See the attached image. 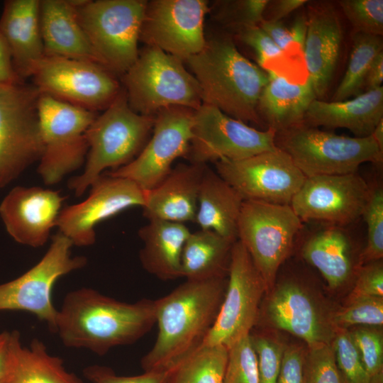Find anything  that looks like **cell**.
Returning <instances> with one entry per match:
<instances>
[{
  "label": "cell",
  "instance_id": "obj_1",
  "mask_svg": "<svg viewBox=\"0 0 383 383\" xmlns=\"http://www.w3.org/2000/svg\"><path fill=\"white\" fill-rule=\"evenodd\" d=\"M155 323V300L127 303L82 287L65 296L55 332L66 347L104 355L113 348L134 343Z\"/></svg>",
  "mask_w": 383,
  "mask_h": 383
},
{
  "label": "cell",
  "instance_id": "obj_2",
  "mask_svg": "<svg viewBox=\"0 0 383 383\" xmlns=\"http://www.w3.org/2000/svg\"><path fill=\"white\" fill-rule=\"evenodd\" d=\"M227 278L186 279L155 300L158 333L140 360L143 372L167 370L202 344L218 316Z\"/></svg>",
  "mask_w": 383,
  "mask_h": 383
},
{
  "label": "cell",
  "instance_id": "obj_3",
  "mask_svg": "<svg viewBox=\"0 0 383 383\" xmlns=\"http://www.w3.org/2000/svg\"><path fill=\"white\" fill-rule=\"evenodd\" d=\"M200 87L202 104L244 123L262 126L257 104L267 72L244 57L231 38L217 36L185 61Z\"/></svg>",
  "mask_w": 383,
  "mask_h": 383
},
{
  "label": "cell",
  "instance_id": "obj_4",
  "mask_svg": "<svg viewBox=\"0 0 383 383\" xmlns=\"http://www.w3.org/2000/svg\"><path fill=\"white\" fill-rule=\"evenodd\" d=\"M155 116L134 111L122 88L114 100L88 128V152L82 174L72 177L68 187L82 196L107 169L131 162L142 150L153 128Z\"/></svg>",
  "mask_w": 383,
  "mask_h": 383
},
{
  "label": "cell",
  "instance_id": "obj_5",
  "mask_svg": "<svg viewBox=\"0 0 383 383\" xmlns=\"http://www.w3.org/2000/svg\"><path fill=\"white\" fill-rule=\"evenodd\" d=\"M145 0H73L79 21L97 62L123 75L139 55Z\"/></svg>",
  "mask_w": 383,
  "mask_h": 383
},
{
  "label": "cell",
  "instance_id": "obj_6",
  "mask_svg": "<svg viewBox=\"0 0 383 383\" xmlns=\"http://www.w3.org/2000/svg\"><path fill=\"white\" fill-rule=\"evenodd\" d=\"M122 81L129 106L142 115L155 116L171 106L195 111L202 104L199 84L183 61L156 47L139 52Z\"/></svg>",
  "mask_w": 383,
  "mask_h": 383
},
{
  "label": "cell",
  "instance_id": "obj_7",
  "mask_svg": "<svg viewBox=\"0 0 383 383\" xmlns=\"http://www.w3.org/2000/svg\"><path fill=\"white\" fill-rule=\"evenodd\" d=\"M276 146L286 152L306 177L357 172L365 162L380 165L383 152L371 135H339L302 123L277 132Z\"/></svg>",
  "mask_w": 383,
  "mask_h": 383
},
{
  "label": "cell",
  "instance_id": "obj_8",
  "mask_svg": "<svg viewBox=\"0 0 383 383\" xmlns=\"http://www.w3.org/2000/svg\"><path fill=\"white\" fill-rule=\"evenodd\" d=\"M38 116L43 150L38 173L47 185H54L85 163V133L96 112L39 94Z\"/></svg>",
  "mask_w": 383,
  "mask_h": 383
},
{
  "label": "cell",
  "instance_id": "obj_9",
  "mask_svg": "<svg viewBox=\"0 0 383 383\" xmlns=\"http://www.w3.org/2000/svg\"><path fill=\"white\" fill-rule=\"evenodd\" d=\"M303 222L290 205L243 201L237 226L238 240L248 252L267 292L289 256Z\"/></svg>",
  "mask_w": 383,
  "mask_h": 383
},
{
  "label": "cell",
  "instance_id": "obj_10",
  "mask_svg": "<svg viewBox=\"0 0 383 383\" xmlns=\"http://www.w3.org/2000/svg\"><path fill=\"white\" fill-rule=\"evenodd\" d=\"M39 94L35 87L26 81L0 84V189L42 156Z\"/></svg>",
  "mask_w": 383,
  "mask_h": 383
},
{
  "label": "cell",
  "instance_id": "obj_11",
  "mask_svg": "<svg viewBox=\"0 0 383 383\" xmlns=\"http://www.w3.org/2000/svg\"><path fill=\"white\" fill-rule=\"evenodd\" d=\"M72 242L56 233L43 257L17 278L0 284V311H23L45 321L54 331L58 310L52 301V290L64 275L84 267V256H72Z\"/></svg>",
  "mask_w": 383,
  "mask_h": 383
},
{
  "label": "cell",
  "instance_id": "obj_12",
  "mask_svg": "<svg viewBox=\"0 0 383 383\" xmlns=\"http://www.w3.org/2000/svg\"><path fill=\"white\" fill-rule=\"evenodd\" d=\"M266 284L244 245H233L227 284L216 319L201 345L229 348L257 325Z\"/></svg>",
  "mask_w": 383,
  "mask_h": 383
},
{
  "label": "cell",
  "instance_id": "obj_13",
  "mask_svg": "<svg viewBox=\"0 0 383 383\" xmlns=\"http://www.w3.org/2000/svg\"><path fill=\"white\" fill-rule=\"evenodd\" d=\"M276 131L258 130L218 109L202 104L194 111L190 163L240 160L277 148Z\"/></svg>",
  "mask_w": 383,
  "mask_h": 383
},
{
  "label": "cell",
  "instance_id": "obj_14",
  "mask_svg": "<svg viewBox=\"0 0 383 383\" xmlns=\"http://www.w3.org/2000/svg\"><path fill=\"white\" fill-rule=\"evenodd\" d=\"M30 78L39 93L94 112L105 109L122 89L100 65L61 57L44 56Z\"/></svg>",
  "mask_w": 383,
  "mask_h": 383
},
{
  "label": "cell",
  "instance_id": "obj_15",
  "mask_svg": "<svg viewBox=\"0 0 383 383\" xmlns=\"http://www.w3.org/2000/svg\"><path fill=\"white\" fill-rule=\"evenodd\" d=\"M215 165L216 173L243 201L290 205L306 178L278 148L240 160L218 161Z\"/></svg>",
  "mask_w": 383,
  "mask_h": 383
},
{
  "label": "cell",
  "instance_id": "obj_16",
  "mask_svg": "<svg viewBox=\"0 0 383 383\" xmlns=\"http://www.w3.org/2000/svg\"><path fill=\"white\" fill-rule=\"evenodd\" d=\"M194 110L171 106L155 116L152 135L128 164L106 173L128 179L144 191L158 185L174 161L188 154L192 138Z\"/></svg>",
  "mask_w": 383,
  "mask_h": 383
},
{
  "label": "cell",
  "instance_id": "obj_17",
  "mask_svg": "<svg viewBox=\"0 0 383 383\" xmlns=\"http://www.w3.org/2000/svg\"><path fill=\"white\" fill-rule=\"evenodd\" d=\"M210 11L205 0L147 1L140 40L182 61L204 48V19Z\"/></svg>",
  "mask_w": 383,
  "mask_h": 383
},
{
  "label": "cell",
  "instance_id": "obj_18",
  "mask_svg": "<svg viewBox=\"0 0 383 383\" xmlns=\"http://www.w3.org/2000/svg\"><path fill=\"white\" fill-rule=\"evenodd\" d=\"M370 192V186L353 172L306 177L290 206L304 221L347 226L356 222Z\"/></svg>",
  "mask_w": 383,
  "mask_h": 383
},
{
  "label": "cell",
  "instance_id": "obj_19",
  "mask_svg": "<svg viewBox=\"0 0 383 383\" xmlns=\"http://www.w3.org/2000/svg\"><path fill=\"white\" fill-rule=\"evenodd\" d=\"M87 198L62 209L56 227L77 246L96 241V226L120 212L145 205V191L133 181L102 174L90 186Z\"/></svg>",
  "mask_w": 383,
  "mask_h": 383
},
{
  "label": "cell",
  "instance_id": "obj_20",
  "mask_svg": "<svg viewBox=\"0 0 383 383\" xmlns=\"http://www.w3.org/2000/svg\"><path fill=\"white\" fill-rule=\"evenodd\" d=\"M261 304L258 321L287 331L304 340L308 346L331 343L335 328L324 317L306 288L295 279L274 284Z\"/></svg>",
  "mask_w": 383,
  "mask_h": 383
},
{
  "label": "cell",
  "instance_id": "obj_21",
  "mask_svg": "<svg viewBox=\"0 0 383 383\" xmlns=\"http://www.w3.org/2000/svg\"><path fill=\"white\" fill-rule=\"evenodd\" d=\"M65 199L58 191L17 186L0 203V218L16 243L39 248L47 243L56 226Z\"/></svg>",
  "mask_w": 383,
  "mask_h": 383
},
{
  "label": "cell",
  "instance_id": "obj_22",
  "mask_svg": "<svg viewBox=\"0 0 383 383\" xmlns=\"http://www.w3.org/2000/svg\"><path fill=\"white\" fill-rule=\"evenodd\" d=\"M343 29L333 6L321 3L310 6L303 52L316 97L327 92L340 54Z\"/></svg>",
  "mask_w": 383,
  "mask_h": 383
},
{
  "label": "cell",
  "instance_id": "obj_23",
  "mask_svg": "<svg viewBox=\"0 0 383 383\" xmlns=\"http://www.w3.org/2000/svg\"><path fill=\"white\" fill-rule=\"evenodd\" d=\"M206 165L179 164L156 187L145 191L143 216L150 220L195 221Z\"/></svg>",
  "mask_w": 383,
  "mask_h": 383
},
{
  "label": "cell",
  "instance_id": "obj_24",
  "mask_svg": "<svg viewBox=\"0 0 383 383\" xmlns=\"http://www.w3.org/2000/svg\"><path fill=\"white\" fill-rule=\"evenodd\" d=\"M0 33L8 46L16 73L26 81L45 56L40 0L5 1L0 16Z\"/></svg>",
  "mask_w": 383,
  "mask_h": 383
},
{
  "label": "cell",
  "instance_id": "obj_25",
  "mask_svg": "<svg viewBox=\"0 0 383 383\" xmlns=\"http://www.w3.org/2000/svg\"><path fill=\"white\" fill-rule=\"evenodd\" d=\"M383 119V87L365 91L352 99L326 101L314 99L310 104L304 123L348 129L355 137L372 135Z\"/></svg>",
  "mask_w": 383,
  "mask_h": 383
},
{
  "label": "cell",
  "instance_id": "obj_26",
  "mask_svg": "<svg viewBox=\"0 0 383 383\" xmlns=\"http://www.w3.org/2000/svg\"><path fill=\"white\" fill-rule=\"evenodd\" d=\"M40 24L45 56L99 64L79 21L73 0H40Z\"/></svg>",
  "mask_w": 383,
  "mask_h": 383
},
{
  "label": "cell",
  "instance_id": "obj_27",
  "mask_svg": "<svg viewBox=\"0 0 383 383\" xmlns=\"http://www.w3.org/2000/svg\"><path fill=\"white\" fill-rule=\"evenodd\" d=\"M353 242L346 226L326 224L304 239L301 254L306 262L316 268L331 289L346 284L357 272Z\"/></svg>",
  "mask_w": 383,
  "mask_h": 383
},
{
  "label": "cell",
  "instance_id": "obj_28",
  "mask_svg": "<svg viewBox=\"0 0 383 383\" xmlns=\"http://www.w3.org/2000/svg\"><path fill=\"white\" fill-rule=\"evenodd\" d=\"M267 72L268 81L257 104L262 122L277 133L304 123L310 104L317 99L309 79L295 83L272 70Z\"/></svg>",
  "mask_w": 383,
  "mask_h": 383
},
{
  "label": "cell",
  "instance_id": "obj_29",
  "mask_svg": "<svg viewBox=\"0 0 383 383\" xmlns=\"http://www.w3.org/2000/svg\"><path fill=\"white\" fill-rule=\"evenodd\" d=\"M190 233L184 223L148 221L138 231L143 241L139 252L143 267L161 280L182 277V252Z\"/></svg>",
  "mask_w": 383,
  "mask_h": 383
},
{
  "label": "cell",
  "instance_id": "obj_30",
  "mask_svg": "<svg viewBox=\"0 0 383 383\" xmlns=\"http://www.w3.org/2000/svg\"><path fill=\"white\" fill-rule=\"evenodd\" d=\"M243 200L216 172L206 167L201 183L195 222L236 241L237 226Z\"/></svg>",
  "mask_w": 383,
  "mask_h": 383
},
{
  "label": "cell",
  "instance_id": "obj_31",
  "mask_svg": "<svg viewBox=\"0 0 383 383\" xmlns=\"http://www.w3.org/2000/svg\"><path fill=\"white\" fill-rule=\"evenodd\" d=\"M4 383H85L66 370L59 357L49 353L45 344L34 339L23 346L20 333L13 331L7 374Z\"/></svg>",
  "mask_w": 383,
  "mask_h": 383
},
{
  "label": "cell",
  "instance_id": "obj_32",
  "mask_svg": "<svg viewBox=\"0 0 383 383\" xmlns=\"http://www.w3.org/2000/svg\"><path fill=\"white\" fill-rule=\"evenodd\" d=\"M235 242L211 230L191 232L182 252V277L196 281L227 277Z\"/></svg>",
  "mask_w": 383,
  "mask_h": 383
},
{
  "label": "cell",
  "instance_id": "obj_33",
  "mask_svg": "<svg viewBox=\"0 0 383 383\" xmlns=\"http://www.w3.org/2000/svg\"><path fill=\"white\" fill-rule=\"evenodd\" d=\"M228 348L203 345L167 370L166 383H223Z\"/></svg>",
  "mask_w": 383,
  "mask_h": 383
},
{
  "label": "cell",
  "instance_id": "obj_34",
  "mask_svg": "<svg viewBox=\"0 0 383 383\" xmlns=\"http://www.w3.org/2000/svg\"><path fill=\"white\" fill-rule=\"evenodd\" d=\"M382 51V36L354 33L348 67L333 94V101H343L361 94L368 69Z\"/></svg>",
  "mask_w": 383,
  "mask_h": 383
},
{
  "label": "cell",
  "instance_id": "obj_35",
  "mask_svg": "<svg viewBox=\"0 0 383 383\" xmlns=\"http://www.w3.org/2000/svg\"><path fill=\"white\" fill-rule=\"evenodd\" d=\"M367 226V243L359 257L360 267L383 257V189L370 187L362 216Z\"/></svg>",
  "mask_w": 383,
  "mask_h": 383
},
{
  "label": "cell",
  "instance_id": "obj_36",
  "mask_svg": "<svg viewBox=\"0 0 383 383\" xmlns=\"http://www.w3.org/2000/svg\"><path fill=\"white\" fill-rule=\"evenodd\" d=\"M270 3L268 0L218 1L213 16L218 23L233 31L259 26Z\"/></svg>",
  "mask_w": 383,
  "mask_h": 383
},
{
  "label": "cell",
  "instance_id": "obj_37",
  "mask_svg": "<svg viewBox=\"0 0 383 383\" xmlns=\"http://www.w3.org/2000/svg\"><path fill=\"white\" fill-rule=\"evenodd\" d=\"M338 368L345 383H371L358 350L348 328H335L331 342Z\"/></svg>",
  "mask_w": 383,
  "mask_h": 383
},
{
  "label": "cell",
  "instance_id": "obj_38",
  "mask_svg": "<svg viewBox=\"0 0 383 383\" xmlns=\"http://www.w3.org/2000/svg\"><path fill=\"white\" fill-rule=\"evenodd\" d=\"M330 321L335 328L357 325L380 326L383 324V297L362 296L349 300L348 305L332 315Z\"/></svg>",
  "mask_w": 383,
  "mask_h": 383
},
{
  "label": "cell",
  "instance_id": "obj_39",
  "mask_svg": "<svg viewBox=\"0 0 383 383\" xmlns=\"http://www.w3.org/2000/svg\"><path fill=\"white\" fill-rule=\"evenodd\" d=\"M303 383H345L331 343L308 346L304 357Z\"/></svg>",
  "mask_w": 383,
  "mask_h": 383
},
{
  "label": "cell",
  "instance_id": "obj_40",
  "mask_svg": "<svg viewBox=\"0 0 383 383\" xmlns=\"http://www.w3.org/2000/svg\"><path fill=\"white\" fill-rule=\"evenodd\" d=\"M223 383H259L257 355L250 335L228 348Z\"/></svg>",
  "mask_w": 383,
  "mask_h": 383
},
{
  "label": "cell",
  "instance_id": "obj_41",
  "mask_svg": "<svg viewBox=\"0 0 383 383\" xmlns=\"http://www.w3.org/2000/svg\"><path fill=\"white\" fill-rule=\"evenodd\" d=\"M338 2L355 33L382 36V0H341Z\"/></svg>",
  "mask_w": 383,
  "mask_h": 383
},
{
  "label": "cell",
  "instance_id": "obj_42",
  "mask_svg": "<svg viewBox=\"0 0 383 383\" xmlns=\"http://www.w3.org/2000/svg\"><path fill=\"white\" fill-rule=\"evenodd\" d=\"M375 326H360L350 331L363 365L372 378L383 370L382 332Z\"/></svg>",
  "mask_w": 383,
  "mask_h": 383
},
{
  "label": "cell",
  "instance_id": "obj_43",
  "mask_svg": "<svg viewBox=\"0 0 383 383\" xmlns=\"http://www.w3.org/2000/svg\"><path fill=\"white\" fill-rule=\"evenodd\" d=\"M250 336L257 355L259 383H277L285 345L264 335Z\"/></svg>",
  "mask_w": 383,
  "mask_h": 383
},
{
  "label": "cell",
  "instance_id": "obj_44",
  "mask_svg": "<svg viewBox=\"0 0 383 383\" xmlns=\"http://www.w3.org/2000/svg\"><path fill=\"white\" fill-rule=\"evenodd\" d=\"M235 33L243 43L254 50L259 67L264 68L266 72L270 68L271 61L281 58L285 52L260 26L243 28Z\"/></svg>",
  "mask_w": 383,
  "mask_h": 383
},
{
  "label": "cell",
  "instance_id": "obj_45",
  "mask_svg": "<svg viewBox=\"0 0 383 383\" xmlns=\"http://www.w3.org/2000/svg\"><path fill=\"white\" fill-rule=\"evenodd\" d=\"M83 375L90 383H166L167 370L143 372L135 376H121L111 367L93 365L83 370Z\"/></svg>",
  "mask_w": 383,
  "mask_h": 383
},
{
  "label": "cell",
  "instance_id": "obj_46",
  "mask_svg": "<svg viewBox=\"0 0 383 383\" xmlns=\"http://www.w3.org/2000/svg\"><path fill=\"white\" fill-rule=\"evenodd\" d=\"M349 300L362 296L383 297V264L382 260L360 266Z\"/></svg>",
  "mask_w": 383,
  "mask_h": 383
},
{
  "label": "cell",
  "instance_id": "obj_47",
  "mask_svg": "<svg viewBox=\"0 0 383 383\" xmlns=\"http://www.w3.org/2000/svg\"><path fill=\"white\" fill-rule=\"evenodd\" d=\"M304 353L297 345L285 346L277 383H303Z\"/></svg>",
  "mask_w": 383,
  "mask_h": 383
},
{
  "label": "cell",
  "instance_id": "obj_48",
  "mask_svg": "<svg viewBox=\"0 0 383 383\" xmlns=\"http://www.w3.org/2000/svg\"><path fill=\"white\" fill-rule=\"evenodd\" d=\"M259 26L284 52L292 43H296L291 28H287L282 21L265 19Z\"/></svg>",
  "mask_w": 383,
  "mask_h": 383
},
{
  "label": "cell",
  "instance_id": "obj_49",
  "mask_svg": "<svg viewBox=\"0 0 383 383\" xmlns=\"http://www.w3.org/2000/svg\"><path fill=\"white\" fill-rule=\"evenodd\" d=\"M23 82L15 72L11 55L0 33V84H10Z\"/></svg>",
  "mask_w": 383,
  "mask_h": 383
},
{
  "label": "cell",
  "instance_id": "obj_50",
  "mask_svg": "<svg viewBox=\"0 0 383 383\" xmlns=\"http://www.w3.org/2000/svg\"><path fill=\"white\" fill-rule=\"evenodd\" d=\"M383 51L380 52L370 65L364 81L365 91L382 87Z\"/></svg>",
  "mask_w": 383,
  "mask_h": 383
},
{
  "label": "cell",
  "instance_id": "obj_51",
  "mask_svg": "<svg viewBox=\"0 0 383 383\" xmlns=\"http://www.w3.org/2000/svg\"><path fill=\"white\" fill-rule=\"evenodd\" d=\"M306 0H278L272 1L271 16L267 20L272 21H281L289 13L307 4Z\"/></svg>",
  "mask_w": 383,
  "mask_h": 383
},
{
  "label": "cell",
  "instance_id": "obj_52",
  "mask_svg": "<svg viewBox=\"0 0 383 383\" xmlns=\"http://www.w3.org/2000/svg\"><path fill=\"white\" fill-rule=\"evenodd\" d=\"M12 339L13 331L0 333V382H3L7 374Z\"/></svg>",
  "mask_w": 383,
  "mask_h": 383
},
{
  "label": "cell",
  "instance_id": "obj_53",
  "mask_svg": "<svg viewBox=\"0 0 383 383\" xmlns=\"http://www.w3.org/2000/svg\"><path fill=\"white\" fill-rule=\"evenodd\" d=\"M372 136L379 148L383 152V119L375 127Z\"/></svg>",
  "mask_w": 383,
  "mask_h": 383
},
{
  "label": "cell",
  "instance_id": "obj_54",
  "mask_svg": "<svg viewBox=\"0 0 383 383\" xmlns=\"http://www.w3.org/2000/svg\"><path fill=\"white\" fill-rule=\"evenodd\" d=\"M371 383H383V374L380 373L372 377Z\"/></svg>",
  "mask_w": 383,
  "mask_h": 383
},
{
  "label": "cell",
  "instance_id": "obj_55",
  "mask_svg": "<svg viewBox=\"0 0 383 383\" xmlns=\"http://www.w3.org/2000/svg\"><path fill=\"white\" fill-rule=\"evenodd\" d=\"M0 383H4L3 382H0Z\"/></svg>",
  "mask_w": 383,
  "mask_h": 383
}]
</instances>
